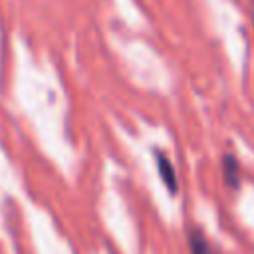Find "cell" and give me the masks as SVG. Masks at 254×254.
<instances>
[{"label": "cell", "mask_w": 254, "mask_h": 254, "mask_svg": "<svg viewBox=\"0 0 254 254\" xmlns=\"http://www.w3.org/2000/svg\"><path fill=\"white\" fill-rule=\"evenodd\" d=\"M222 177H224V183L228 189L236 190L240 187V181H242V175H240V163L234 155L226 153L222 157Z\"/></svg>", "instance_id": "cell-3"}, {"label": "cell", "mask_w": 254, "mask_h": 254, "mask_svg": "<svg viewBox=\"0 0 254 254\" xmlns=\"http://www.w3.org/2000/svg\"><path fill=\"white\" fill-rule=\"evenodd\" d=\"M187 242H189L190 254H216L214 246L208 242L206 234H204L198 226L187 228Z\"/></svg>", "instance_id": "cell-2"}, {"label": "cell", "mask_w": 254, "mask_h": 254, "mask_svg": "<svg viewBox=\"0 0 254 254\" xmlns=\"http://www.w3.org/2000/svg\"><path fill=\"white\" fill-rule=\"evenodd\" d=\"M155 163H157V171H159V177L163 181V185L167 187V190L171 194H177L179 192V179H177V173H175V167L171 163V159L161 153V151H155Z\"/></svg>", "instance_id": "cell-1"}, {"label": "cell", "mask_w": 254, "mask_h": 254, "mask_svg": "<svg viewBox=\"0 0 254 254\" xmlns=\"http://www.w3.org/2000/svg\"><path fill=\"white\" fill-rule=\"evenodd\" d=\"M252 28H254V8H252Z\"/></svg>", "instance_id": "cell-4"}]
</instances>
